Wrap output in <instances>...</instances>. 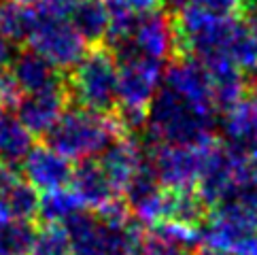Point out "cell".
<instances>
[{
	"instance_id": "cell-1",
	"label": "cell",
	"mask_w": 257,
	"mask_h": 255,
	"mask_svg": "<svg viewBox=\"0 0 257 255\" xmlns=\"http://www.w3.org/2000/svg\"><path fill=\"white\" fill-rule=\"evenodd\" d=\"M217 108L202 106L179 96L166 85L147 108L145 145H200L215 139Z\"/></svg>"
},
{
	"instance_id": "cell-2",
	"label": "cell",
	"mask_w": 257,
	"mask_h": 255,
	"mask_svg": "<svg viewBox=\"0 0 257 255\" xmlns=\"http://www.w3.org/2000/svg\"><path fill=\"white\" fill-rule=\"evenodd\" d=\"M125 132L113 115L91 113L85 108H66L60 121L47 132V145L70 162L98 160Z\"/></svg>"
},
{
	"instance_id": "cell-3",
	"label": "cell",
	"mask_w": 257,
	"mask_h": 255,
	"mask_svg": "<svg viewBox=\"0 0 257 255\" xmlns=\"http://www.w3.org/2000/svg\"><path fill=\"white\" fill-rule=\"evenodd\" d=\"M119 68L117 60L102 45L89 47L79 64L66 75L68 100L77 108L113 115L117 111Z\"/></svg>"
},
{
	"instance_id": "cell-4",
	"label": "cell",
	"mask_w": 257,
	"mask_h": 255,
	"mask_svg": "<svg viewBox=\"0 0 257 255\" xmlns=\"http://www.w3.org/2000/svg\"><path fill=\"white\" fill-rule=\"evenodd\" d=\"M200 240L202 247L223 255H255L257 219L238 200H229L213 206L200 227Z\"/></svg>"
},
{
	"instance_id": "cell-5",
	"label": "cell",
	"mask_w": 257,
	"mask_h": 255,
	"mask_svg": "<svg viewBox=\"0 0 257 255\" xmlns=\"http://www.w3.org/2000/svg\"><path fill=\"white\" fill-rule=\"evenodd\" d=\"M26 45L62 72L72 70L87 53V43L70 24L68 15L43 11V9H36V22Z\"/></svg>"
},
{
	"instance_id": "cell-6",
	"label": "cell",
	"mask_w": 257,
	"mask_h": 255,
	"mask_svg": "<svg viewBox=\"0 0 257 255\" xmlns=\"http://www.w3.org/2000/svg\"><path fill=\"white\" fill-rule=\"evenodd\" d=\"M246 170H249V158L229 149L221 139H215L206 151L204 168L196 189L208 206H219L236 200L244 183Z\"/></svg>"
},
{
	"instance_id": "cell-7",
	"label": "cell",
	"mask_w": 257,
	"mask_h": 255,
	"mask_svg": "<svg viewBox=\"0 0 257 255\" xmlns=\"http://www.w3.org/2000/svg\"><path fill=\"white\" fill-rule=\"evenodd\" d=\"M106 49L113 53L115 60L125 58L130 53H139V56L158 60L162 64L170 62L179 56V39H177L174 17L164 11V9L136 17L130 39Z\"/></svg>"
},
{
	"instance_id": "cell-8",
	"label": "cell",
	"mask_w": 257,
	"mask_h": 255,
	"mask_svg": "<svg viewBox=\"0 0 257 255\" xmlns=\"http://www.w3.org/2000/svg\"><path fill=\"white\" fill-rule=\"evenodd\" d=\"M215 141V139H213ZM213 141L200 145H145L147 162L155 179L166 189L196 187Z\"/></svg>"
},
{
	"instance_id": "cell-9",
	"label": "cell",
	"mask_w": 257,
	"mask_h": 255,
	"mask_svg": "<svg viewBox=\"0 0 257 255\" xmlns=\"http://www.w3.org/2000/svg\"><path fill=\"white\" fill-rule=\"evenodd\" d=\"M119 87H117V111H141L147 113L151 100L164 83V64L158 60L130 53L117 60Z\"/></svg>"
},
{
	"instance_id": "cell-10",
	"label": "cell",
	"mask_w": 257,
	"mask_h": 255,
	"mask_svg": "<svg viewBox=\"0 0 257 255\" xmlns=\"http://www.w3.org/2000/svg\"><path fill=\"white\" fill-rule=\"evenodd\" d=\"M9 72H11L22 96L66 92V75L28 47L15 53L11 66H9Z\"/></svg>"
},
{
	"instance_id": "cell-11",
	"label": "cell",
	"mask_w": 257,
	"mask_h": 255,
	"mask_svg": "<svg viewBox=\"0 0 257 255\" xmlns=\"http://www.w3.org/2000/svg\"><path fill=\"white\" fill-rule=\"evenodd\" d=\"M20 168L24 181H28L34 189H41L43 194L68 187L72 179V170H75L70 160L64 158L53 147H49L47 143L34 145Z\"/></svg>"
},
{
	"instance_id": "cell-12",
	"label": "cell",
	"mask_w": 257,
	"mask_h": 255,
	"mask_svg": "<svg viewBox=\"0 0 257 255\" xmlns=\"http://www.w3.org/2000/svg\"><path fill=\"white\" fill-rule=\"evenodd\" d=\"M98 164L106 172L113 187L123 196L125 187L147 164V149L141 136L123 134L98 158Z\"/></svg>"
},
{
	"instance_id": "cell-13",
	"label": "cell",
	"mask_w": 257,
	"mask_h": 255,
	"mask_svg": "<svg viewBox=\"0 0 257 255\" xmlns=\"http://www.w3.org/2000/svg\"><path fill=\"white\" fill-rule=\"evenodd\" d=\"M221 141L246 158L257 156V94H244L234 106L223 111Z\"/></svg>"
},
{
	"instance_id": "cell-14",
	"label": "cell",
	"mask_w": 257,
	"mask_h": 255,
	"mask_svg": "<svg viewBox=\"0 0 257 255\" xmlns=\"http://www.w3.org/2000/svg\"><path fill=\"white\" fill-rule=\"evenodd\" d=\"M168 89L179 96L191 100L202 106H215L213 92H210V79L202 64L191 56H177L164 68V83Z\"/></svg>"
},
{
	"instance_id": "cell-15",
	"label": "cell",
	"mask_w": 257,
	"mask_h": 255,
	"mask_svg": "<svg viewBox=\"0 0 257 255\" xmlns=\"http://www.w3.org/2000/svg\"><path fill=\"white\" fill-rule=\"evenodd\" d=\"M70 189L79 198V202L83 204L85 211L89 208L91 213L102 211L104 206L123 198L108 181L106 172L98 164V160H85L77 164L75 170H72Z\"/></svg>"
},
{
	"instance_id": "cell-16",
	"label": "cell",
	"mask_w": 257,
	"mask_h": 255,
	"mask_svg": "<svg viewBox=\"0 0 257 255\" xmlns=\"http://www.w3.org/2000/svg\"><path fill=\"white\" fill-rule=\"evenodd\" d=\"M70 104L68 92H47L22 96L15 104L13 115L20 119L34 136H47V132L60 121Z\"/></svg>"
},
{
	"instance_id": "cell-17",
	"label": "cell",
	"mask_w": 257,
	"mask_h": 255,
	"mask_svg": "<svg viewBox=\"0 0 257 255\" xmlns=\"http://www.w3.org/2000/svg\"><path fill=\"white\" fill-rule=\"evenodd\" d=\"M68 20L81 34V39L91 47L106 41L111 28V13L102 0H77L68 13Z\"/></svg>"
},
{
	"instance_id": "cell-18",
	"label": "cell",
	"mask_w": 257,
	"mask_h": 255,
	"mask_svg": "<svg viewBox=\"0 0 257 255\" xmlns=\"http://www.w3.org/2000/svg\"><path fill=\"white\" fill-rule=\"evenodd\" d=\"M64 230L72 255H104V223L96 213L81 211L64 223Z\"/></svg>"
},
{
	"instance_id": "cell-19",
	"label": "cell",
	"mask_w": 257,
	"mask_h": 255,
	"mask_svg": "<svg viewBox=\"0 0 257 255\" xmlns=\"http://www.w3.org/2000/svg\"><path fill=\"white\" fill-rule=\"evenodd\" d=\"M34 147V134L15 115L5 113L0 117V164L9 168L22 166Z\"/></svg>"
},
{
	"instance_id": "cell-20",
	"label": "cell",
	"mask_w": 257,
	"mask_h": 255,
	"mask_svg": "<svg viewBox=\"0 0 257 255\" xmlns=\"http://www.w3.org/2000/svg\"><path fill=\"white\" fill-rule=\"evenodd\" d=\"M208 204L196 187L187 189H166V219L200 230L208 217Z\"/></svg>"
},
{
	"instance_id": "cell-21",
	"label": "cell",
	"mask_w": 257,
	"mask_h": 255,
	"mask_svg": "<svg viewBox=\"0 0 257 255\" xmlns=\"http://www.w3.org/2000/svg\"><path fill=\"white\" fill-rule=\"evenodd\" d=\"M36 22V7L0 0V36L11 45L28 43Z\"/></svg>"
},
{
	"instance_id": "cell-22",
	"label": "cell",
	"mask_w": 257,
	"mask_h": 255,
	"mask_svg": "<svg viewBox=\"0 0 257 255\" xmlns=\"http://www.w3.org/2000/svg\"><path fill=\"white\" fill-rule=\"evenodd\" d=\"M81 211H85L83 204L68 187L47 191L39 200V217L45 225H64Z\"/></svg>"
},
{
	"instance_id": "cell-23",
	"label": "cell",
	"mask_w": 257,
	"mask_h": 255,
	"mask_svg": "<svg viewBox=\"0 0 257 255\" xmlns=\"http://www.w3.org/2000/svg\"><path fill=\"white\" fill-rule=\"evenodd\" d=\"M36 230L30 221H15L0 217V255L30 253Z\"/></svg>"
},
{
	"instance_id": "cell-24",
	"label": "cell",
	"mask_w": 257,
	"mask_h": 255,
	"mask_svg": "<svg viewBox=\"0 0 257 255\" xmlns=\"http://www.w3.org/2000/svg\"><path fill=\"white\" fill-rule=\"evenodd\" d=\"M30 255H72L64 225H43L41 230H36Z\"/></svg>"
},
{
	"instance_id": "cell-25",
	"label": "cell",
	"mask_w": 257,
	"mask_h": 255,
	"mask_svg": "<svg viewBox=\"0 0 257 255\" xmlns=\"http://www.w3.org/2000/svg\"><path fill=\"white\" fill-rule=\"evenodd\" d=\"M111 17H141L160 11L162 0H102Z\"/></svg>"
},
{
	"instance_id": "cell-26",
	"label": "cell",
	"mask_w": 257,
	"mask_h": 255,
	"mask_svg": "<svg viewBox=\"0 0 257 255\" xmlns=\"http://www.w3.org/2000/svg\"><path fill=\"white\" fill-rule=\"evenodd\" d=\"M236 200L240 202L246 211H251L253 217L257 219V156L249 158V170H246L244 183L238 191Z\"/></svg>"
},
{
	"instance_id": "cell-27",
	"label": "cell",
	"mask_w": 257,
	"mask_h": 255,
	"mask_svg": "<svg viewBox=\"0 0 257 255\" xmlns=\"http://www.w3.org/2000/svg\"><path fill=\"white\" fill-rule=\"evenodd\" d=\"M191 7L215 15H240V0H191Z\"/></svg>"
},
{
	"instance_id": "cell-28",
	"label": "cell",
	"mask_w": 257,
	"mask_h": 255,
	"mask_svg": "<svg viewBox=\"0 0 257 255\" xmlns=\"http://www.w3.org/2000/svg\"><path fill=\"white\" fill-rule=\"evenodd\" d=\"M22 177L17 175L13 168L5 166V164H0V217L5 219V204H7V198L11 194L13 185L20 181Z\"/></svg>"
},
{
	"instance_id": "cell-29",
	"label": "cell",
	"mask_w": 257,
	"mask_h": 255,
	"mask_svg": "<svg viewBox=\"0 0 257 255\" xmlns=\"http://www.w3.org/2000/svg\"><path fill=\"white\" fill-rule=\"evenodd\" d=\"M77 0H39L36 9H43V11H51V13H62L68 15L70 9L75 7Z\"/></svg>"
},
{
	"instance_id": "cell-30",
	"label": "cell",
	"mask_w": 257,
	"mask_h": 255,
	"mask_svg": "<svg viewBox=\"0 0 257 255\" xmlns=\"http://www.w3.org/2000/svg\"><path fill=\"white\" fill-rule=\"evenodd\" d=\"M240 20L244 22L246 28H249L257 36V0L242 3V7H240Z\"/></svg>"
},
{
	"instance_id": "cell-31",
	"label": "cell",
	"mask_w": 257,
	"mask_h": 255,
	"mask_svg": "<svg viewBox=\"0 0 257 255\" xmlns=\"http://www.w3.org/2000/svg\"><path fill=\"white\" fill-rule=\"evenodd\" d=\"M15 53H17V49H15L7 39H3V36H0V72L11 66Z\"/></svg>"
},
{
	"instance_id": "cell-32",
	"label": "cell",
	"mask_w": 257,
	"mask_h": 255,
	"mask_svg": "<svg viewBox=\"0 0 257 255\" xmlns=\"http://www.w3.org/2000/svg\"><path fill=\"white\" fill-rule=\"evenodd\" d=\"M187 7H191V0H162V9L172 17L179 15L181 11H185Z\"/></svg>"
},
{
	"instance_id": "cell-33",
	"label": "cell",
	"mask_w": 257,
	"mask_h": 255,
	"mask_svg": "<svg viewBox=\"0 0 257 255\" xmlns=\"http://www.w3.org/2000/svg\"><path fill=\"white\" fill-rule=\"evenodd\" d=\"M242 77H244L246 94H257V66H251V68L242 70Z\"/></svg>"
},
{
	"instance_id": "cell-34",
	"label": "cell",
	"mask_w": 257,
	"mask_h": 255,
	"mask_svg": "<svg viewBox=\"0 0 257 255\" xmlns=\"http://www.w3.org/2000/svg\"><path fill=\"white\" fill-rule=\"evenodd\" d=\"M196 255H223V253H219V251H213V249H206V247H200Z\"/></svg>"
},
{
	"instance_id": "cell-35",
	"label": "cell",
	"mask_w": 257,
	"mask_h": 255,
	"mask_svg": "<svg viewBox=\"0 0 257 255\" xmlns=\"http://www.w3.org/2000/svg\"><path fill=\"white\" fill-rule=\"evenodd\" d=\"M13 3H22V5H30V7H36L39 0H13Z\"/></svg>"
},
{
	"instance_id": "cell-36",
	"label": "cell",
	"mask_w": 257,
	"mask_h": 255,
	"mask_svg": "<svg viewBox=\"0 0 257 255\" xmlns=\"http://www.w3.org/2000/svg\"><path fill=\"white\" fill-rule=\"evenodd\" d=\"M5 113H7V108H5V106H3V104H0V117H3V115H5Z\"/></svg>"
},
{
	"instance_id": "cell-37",
	"label": "cell",
	"mask_w": 257,
	"mask_h": 255,
	"mask_svg": "<svg viewBox=\"0 0 257 255\" xmlns=\"http://www.w3.org/2000/svg\"><path fill=\"white\" fill-rule=\"evenodd\" d=\"M240 3H249V0H240Z\"/></svg>"
},
{
	"instance_id": "cell-38",
	"label": "cell",
	"mask_w": 257,
	"mask_h": 255,
	"mask_svg": "<svg viewBox=\"0 0 257 255\" xmlns=\"http://www.w3.org/2000/svg\"><path fill=\"white\" fill-rule=\"evenodd\" d=\"M255 255H257V253H255Z\"/></svg>"
}]
</instances>
